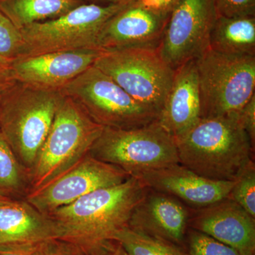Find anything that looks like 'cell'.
Listing matches in <instances>:
<instances>
[{"instance_id": "6da1fadb", "label": "cell", "mask_w": 255, "mask_h": 255, "mask_svg": "<svg viewBox=\"0 0 255 255\" xmlns=\"http://www.w3.org/2000/svg\"><path fill=\"white\" fill-rule=\"evenodd\" d=\"M147 188L140 179L130 177L117 185L92 191L48 216L59 228L60 240L86 249L112 241L116 233L128 226Z\"/></svg>"}, {"instance_id": "7a4b0ae2", "label": "cell", "mask_w": 255, "mask_h": 255, "mask_svg": "<svg viewBox=\"0 0 255 255\" xmlns=\"http://www.w3.org/2000/svg\"><path fill=\"white\" fill-rule=\"evenodd\" d=\"M175 141L179 163L214 180L235 181L255 152L239 112L201 119Z\"/></svg>"}, {"instance_id": "3957f363", "label": "cell", "mask_w": 255, "mask_h": 255, "mask_svg": "<svg viewBox=\"0 0 255 255\" xmlns=\"http://www.w3.org/2000/svg\"><path fill=\"white\" fill-rule=\"evenodd\" d=\"M65 96L15 80L0 103V131L28 173Z\"/></svg>"}, {"instance_id": "277c9868", "label": "cell", "mask_w": 255, "mask_h": 255, "mask_svg": "<svg viewBox=\"0 0 255 255\" xmlns=\"http://www.w3.org/2000/svg\"><path fill=\"white\" fill-rule=\"evenodd\" d=\"M104 128L65 96L28 173L27 194L46 187L73 168L89 153Z\"/></svg>"}, {"instance_id": "5b68a950", "label": "cell", "mask_w": 255, "mask_h": 255, "mask_svg": "<svg viewBox=\"0 0 255 255\" xmlns=\"http://www.w3.org/2000/svg\"><path fill=\"white\" fill-rule=\"evenodd\" d=\"M89 154L130 177L179 163L175 139L157 121L136 128H105Z\"/></svg>"}, {"instance_id": "8992f818", "label": "cell", "mask_w": 255, "mask_h": 255, "mask_svg": "<svg viewBox=\"0 0 255 255\" xmlns=\"http://www.w3.org/2000/svg\"><path fill=\"white\" fill-rule=\"evenodd\" d=\"M195 60L201 119L240 112L255 95V55L225 54L208 48Z\"/></svg>"}, {"instance_id": "52a82bcc", "label": "cell", "mask_w": 255, "mask_h": 255, "mask_svg": "<svg viewBox=\"0 0 255 255\" xmlns=\"http://www.w3.org/2000/svg\"><path fill=\"white\" fill-rule=\"evenodd\" d=\"M96 123L105 128L132 129L148 125L157 115L92 65L62 89Z\"/></svg>"}, {"instance_id": "ba28073f", "label": "cell", "mask_w": 255, "mask_h": 255, "mask_svg": "<svg viewBox=\"0 0 255 255\" xmlns=\"http://www.w3.org/2000/svg\"><path fill=\"white\" fill-rule=\"evenodd\" d=\"M93 65L158 117L175 70L164 61L157 48L102 51Z\"/></svg>"}, {"instance_id": "9c48e42d", "label": "cell", "mask_w": 255, "mask_h": 255, "mask_svg": "<svg viewBox=\"0 0 255 255\" xmlns=\"http://www.w3.org/2000/svg\"><path fill=\"white\" fill-rule=\"evenodd\" d=\"M126 5L85 2L55 19L25 26L19 30L24 43L21 57L98 50L97 38L104 25Z\"/></svg>"}, {"instance_id": "30bf717a", "label": "cell", "mask_w": 255, "mask_h": 255, "mask_svg": "<svg viewBox=\"0 0 255 255\" xmlns=\"http://www.w3.org/2000/svg\"><path fill=\"white\" fill-rule=\"evenodd\" d=\"M217 14L214 0H182L169 15L157 50L174 70L209 47Z\"/></svg>"}, {"instance_id": "8fae6325", "label": "cell", "mask_w": 255, "mask_h": 255, "mask_svg": "<svg viewBox=\"0 0 255 255\" xmlns=\"http://www.w3.org/2000/svg\"><path fill=\"white\" fill-rule=\"evenodd\" d=\"M130 176L117 166L102 162L87 154L63 175L46 187L23 198L33 207L48 215L90 194L125 182Z\"/></svg>"}, {"instance_id": "7c38bea8", "label": "cell", "mask_w": 255, "mask_h": 255, "mask_svg": "<svg viewBox=\"0 0 255 255\" xmlns=\"http://www.w3.org/2000/svg\"><path fill=\"white\" fill-rule=\"evenodd\" d=\"M169 15L134 2L126 5L105 23L97 38L102 52L134 48H158Z\"/></svg>"}, {"instance_id": "4fadbf2b", "label": "cell", "mask_w": 255, "mask_h": 255, "mask_svg": "<svg viewBox=\"0 0 255 255\" xmlns=\"http://www.w3.org/2000/svg\"><path fill=\"white\" fill-rule=\"evenodd\" d=\"M102 51L81 49L21 57L10 63L16 81L51 90H61L67 84L94 65Z\"/></svg>"}, {"instance_id": "5bb4252c", "label": "cell", "mask_w": 255, "mask_h": 255, "mask_svg": "<svg viewBox=\"0 0 255 255\" xmlns=\"http://www.w3.org/2000/svg\"><path fill=\"white\" fill-rule=\"evenodd\" d=\"M153 190L177 198L191 209H199L228 198L234 181L208 179L180 163L137 174Z\"/></svg>"}, {"instance_id": "9a60e30c", "label": "cell", "mask_w": 255, "mask_h": 255, "mask_svg": "<svg viewBox=\"0 0 255 255\" xmlns=\"http://www.w3.org/2000/svg\"><path fill=\"white\" fill-rule=\"evenodd\" d=\"M189 228L231 247L241 255H255V218L228 198L191 209Z\"/></svg>"}, {"instance_id": "2e32d148", "label": "cell", "mask_w": 255, "mask_h": 255, "mask_svg": "<svg viewBox=\"0 0 255 255\" xmlns=\"http://www.w3.org/2000/svg\"><path fill=\"white\" fill-rule=\"evenodd\" d=\"M191 211L177 198L147 188L132 210L128 227L180 246L189 228Z\"/></svg>"}, {"instance_id": "e0dca14e", "label": "cell", "mask_w": 255, "mask_h": 255, "mask_svg": "<svg viewBox=\"0 0 255 255\" xmlns=\"http://www.w3.org/2000/svg\"><path fill=\"white\" fill-rule=\"evenodd\" d=\"M201 119L199 76L196 60L175 70L157 122L174 139L182 136Z\"/></svg>"}, {"instance_id": "ac0fdd59", "label": "cell", "mask_w": 255, "mask_h": 255, "mask_svg": "<svg viewBox=\"0 0 255 255\" xmlns=\"http://www.w3.org/2000/svg\"><path fill=\"white\" fill-rule=\"evenodd\" d=\"M60 238L55 221L25 199L0 204V247L36 244Z\"/></svg>"}, {"instance_id": "d6986e66", "label": "cell", "mask_w": 255, "mask_h": 255, "mask_svg": "<svg viewBox=\"0 0 255 255\" xmlns=\"http://www.w3.org/2000/svg\"><path fill=\"white\" fill-rule=\"evenodd\" d=\"M209 48L225 54L255 55V16H217Z\"/></svg>"}, {"instance_id": "ffe728a7", "label": "cell", "mask_w": 255, "mask_h": 255, "mask_svg": "<svg viewBox=\"0 0 255 255\" xmlns=\"http://www.w3.org/2000/svg\"><path fill=\"white\" fill-rule=\"evenodd\" d=\"M85 0H0V11L18 30L67 14Z\"/></svg>"}, {"instance_id": "44dd1931", "label": "cell", "mask_w": 255, "mask_h": 255, "mask_svg": "<svg viewBox=\"0 0 255 255\" xmlns=\"http://www.w3.org/2000/svg\"><path fill=\"white\" fill-rule=\"evenodd\" d=\"M127 255H187L180 246L134 231L122 228L112 238Z\"/></svg>"}, {"instance_id": "7402d4cb", "label": "cell", "mask_w": 255, "mask_h": 255, "mask_svg": "<svg viewBox=\"0 0 255 255\" xmlns=\"http://www.w3.org/2000/svg\"><path fill=\"white\" fill-rule=\"evenodd\" d=\"M28 189V173L0 131V193L23 199Z\"/></svg>"}, {"instance_id": "603a6c76", "label": "cell", "mask_w": 255, "mask_h": 255, "mask_svg": "<svg viewBox=\"0 0 255 255\" xmlns=\"http://www.w3.org/2000/svg\"><path fill=\"white\" fill-rule=\"evenodd\" d=\"M228 199L237 203L255 218V164L250 161L235 179Z\"/></svg>"}, {"instance_id": "cb8c5ba5", "label": "cell", "mask_w": 255, "mask_h": 255, "mask_svg": "<svg viewBox=\"0 0 255 255\" xmlns=\"http://www.w3.org/2000/svg\"><path fill=\"white\" fill-rule=\"evenodd\" d=\"M187 233V255H241L236 250L204 233L190 228Z\"/></svg>"}, {"instance_id": "d4e9b609", "label": "cell", "mask_w": 255, "mask_h": 255, "mask_svg": "<svg viewBox=\"0 0 255 255\" xmlns=\"http://www.w3.org/2000/svg\"><path fill=\"white\" fill-rule=\"evenodd\" d=\"M23 48L21 32L0 11V56L12 61L22 56Z\"/></svg>"}, {"instance_id": "484cf974", "label": "cell", "mask_w": 255, "mask_h": 255, "mask_svg": "<svg viewBox=\"0 0 255 255\" xmlns=\"http://www.w3.org/2000/svg\"><path fill=\"white\" fill-rule=\"evenodd\" d=\"M217 16H255V0H214Z\"/></svg>"}, {"instance_id": "4316f807", "label": "cell", "mask_w": 255, "mask_h": 255, "mask_svg": "<svg viewBox=\"0 0 255 255\" xmlns=\"http://www.w3.org/2000/svg\"><path fill=\"white\" fill-rule=\"evenodd\" d=\"M242 127L251 138L252 144H255V95L248 101L239 112Z\"/></svg>"}, {"instance_id": "83f0119b", "label": "cell", "mask_w": 255, "mask_h": 255, "mask_svg": "<svg viewBox=\"0 0 255 255\" xmlns=\"http://www.w3.org/2000/svg\"><path fill=\"white\" fill-rule=\"evenodd\" d=\"M48 241L25 246L0 247V255H46Z\"/></svg>"}, {"instance_id": "f1b7e54d", "label": "cell", "mask_w": 255, "mask_h": 255, "mask_svg": "<svg viewBox=\"0 0 255 255\" xmlns=\"http://www.w3.org/2000/svg\"><path fill=\"white\" fill-rule=\"evenodd\" d=\"M46 255H84L79 247L60 239L47 242Z\"/></svg>"}, {"instance_id": "f546056e", "label": "cell", "mask_w": 255, "mask_h": 255, "mask_svg": "<svg viewBox=\"0 0 255 255\" xmlns=\"http://www.w3.org/2000/svg\"><path fill=\"white\" fill-rule=\"evenodd\" d=\"M182 1V0H136L135 2L152 11L164 14H170Z\"/></svg>"}, {"instance_id": "4dcf8cb0", "label": "cell", "mask_w": 255, "mask_h": 255, "mask_svg": "<svg viewBox=\"0 0 255 255\" xmlns=\"http://www.w3.org/2000/svg\"><path fill=\"white\" fill-rule=\"evenodd\" d=\"M81 250L84 255H124L122 248L114 241L105 242L102 244Z\"/></svg>"}, {"instance_id": "1f68e13d", "label": "cell", "mask_w": 255, "mask_h": 255, "mask_svg": "<svg viewBox=\"0 0 255 255\" xmlns=\"http://www.w3.org/2000/svg\"><path fill=\"white\" fill-rule=\"evenodd\" d=\"M15 80L11 75L9 66L0 65V103L5 92L13 83Z\"/></svg>"}, {"instance_id": "d6a6232c", "label": "cell", "mask_w": 255, "mask_h": 255, "mask_svg": "<svg viewBox=\"0 0 255 255\" xmlns=\"http://www.w3.org/2000/svg\"><path fill=\"white\" fill-rule=\"evenodd\" d=\"M92 1L95 2H105L107 3V4H128L130 3L134 2L136 0H91Z\"/></svg>"}, {"instance_id": "836d02e7", "label": "cell", "mask_w": 255, "mask_h": 255, "mask_svg": "<svg viewBox=\"0 0 255 255\" xmlns=\"http://www.w3.org/2000/svg\"><path fill=\"white\" fill-rule=\"evenodd\" d=\"M12 200H14V199H12V198L9 197V196L4 195V194H2L0 193V204H4V203H8Z\"/></svg>"}, {"instance_id": "e575fe53", "label": "cell", "mask_w": 255, "mask_h": 255, "mask_svg": "<svg viewBox=\"0 0 255 255\" xmlns=\"http://www.w3.org/2000/svg\"><path fill=\"white\" fill-rule=\"evenodd\" d=\"M11 61L5 59L3 57L0 56V65H4V66H9Z\"/></svg>"}, {"instance_id": "d590c367", "label": "cell", "mask_w": 255, "mask_h": 255, "mask_svg": "<svg viewBox=\"0 0 255 255\" xmlns=\"http://www.w3.org/2000/svg\"><path fill=\"white\" fill-rule=\"evenodd\" d=\"M122 251H123V250H122ZM123 253H124V255H127V254H126L125 253H124V252L123 251Z\"/></svg>"}]
</instances>
